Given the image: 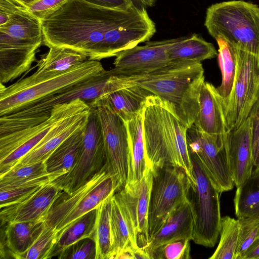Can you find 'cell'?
Here are the masks:
<instances>
[{"mask_svg":"<svg viewBox=\"0 0 259 259\" xmlns=\"http://www.w3.org/2000/svg\"><path fill=\"white\" fill-rule=\"evenodd\" d=\"M85 1L99 6L126 10L133 5L132 0H84Z\"/></svg>","mask_w":259,"mask_h":259,"instance_id":"cell-45","label":"cell"},{"mask_svg":"<svg viewBox=\"0 0 259 259\" xmlns=\"http://www.w3.org/2000/svg\"><path fill=\"white\" fill-rule=\"evenodd\" d=\"M156 31L147 9L140 8L131 18L105 34L100 45V60L116 57L123 50L149 41Z\"/></svg>","mask_w":259,"mask_h":259,"instance_id":"cell-16","label":"cell"},{"mask_svg":"<svg viewBox=\"0 0 259 259\" xmlns=\"http://www.w3.org/2000/svg\"><path fill=\"white\" fill-rule=\"evenodd\" d=\"M96 217L97 208L78 218L60 232L49 258L58 257L66 248L79 240L95 239Z\"/></svg>","mask_w":259,"mask_h":259,"instance_id":"cell-32","label":"cell"},{"mask_svg":"<svg viewBox=\"0 0 259 259\" xmlns=\"http://www.w3.org/2000/svg\"><path fill=\"white\" fill-rule=\"evenodd\" d=\"M234 204L237 219H259V166L249 177L237 187Z\"/></svg>","mask_w":259,"mask_h":259,"instance_id":"cell-33","label":"cell"},{"mask_svg":"<svg viewBox=\"0 0 259 259\" xmlns=\"http://www.w3.org/2000/svg\"><path fill=\"white\" fill-rule=\"evenodd\" d=\"M106 70L98 60L84 62L56 75L32 82L20 79L8 87L0 83V117L99 75Z\"/></svg>","mask_w":259,"mask_h":259,"instance_id":"cell-6","label":"cell"},{"mask_svg":"<svg viewBox=\"0 0 259 259\" xmlns=\"http://www.w3.org/2000/svg\"><path fill=\"white\" fill-rule=\"evenodd\" d=\"M106 164L101 125L96 112L91 108L81 150L76 164L70 171L52 182L62 191L71 193L105 168Z\"/></svg>","mask_w":259,"mask_h":259,"instance_id":"cell-12","label":"cell"},{"mask_svg":"<svg viewBox=\"0 0 259 259\" xmlns=\"http://www.w3.org/2000/svg\"><path fill=\"white\" fill-rule=\"evenodd\" d=\"M21 9L24 8L11 0H0V26L5 24L13 13Z\"/></svg>","mask_w":259,"mask_h":259,"instance_id":"cell-46","label":"cell"},{"mask_svg":"<svg viewBox=\"0 0 259 259\" xmlns=\"http://www.w3.org/2000/svg\"><path fill=\"white\" fill-rule=\"evenodd\" d=\"M88 107L80 99L59 104L54 107L49 118L42 122L0 136V175L9 171L57 123Z\"/></svg>","mask_w":259,"mask_h":259,"instance_id":"cell-9","label":"cell"},{"mask_svg":"<svg viewBox=\"0 0 259 259\" xmlns=\"http://www.w3.org/2000/svg\"><path fill=\"white\" fill-rule=\"evenodd\" d=\"M228 133L209 135L194 125L187 132L189 152L196 156L221 193L231 190L235 186L229 163Z\"/></svg>","mask_w":259,"mask_h":259,"instance_id":"cell-13","label":"cell"},{"mask_svg":"<svg viewBox=\"0 0 259 259\" xmlns=\"http://www.w3.org/2000/svg\"><path fill=\"white\" fill-rule=\"evenodd\" d=\"M87 57L74 50L65 47H51L37 61L36 70L31 75L20 79L30 83L62 73L87 60Z\"/></svg>","mask_w":259,"mask_h":259,"instance_id":"cell-23","label":"cell"},{"mask_svg":"<svg viewBox=\"0 0 259 259\" xmlns=\"http://www.w3.org/2000/svg\"><path fill=\"white\" fill-rule=\"evenodd\" d=\"M62 191L51 182L23 201L1 208V226L14 222L44 221L52 205Z\"/></svg>","mask_w":259,"mask_h":259,"instance_id":"cell-19","label":"cell"},{"mask_svg":"<svg viewBox=\"0 0 259 259\" xmlns=\"http://www.w3.org/2000/svg\"><path fill=\"white\" fill-rule=\"evenodd\" d=\"M141 8L126 10L105 8L84 0H69L41 20L43 44L65 47L100 60L99 48L105 34L134 16Z\"/></svg>","mask_w":259,"mask_h":259,"instance_id":"cell-1","label":"cell"},{"mask_svg":"<svg viewBox=\"0 0 259 259\" xmlns=\"http://www.w3.org/2000/svg\"><path fill=\"white\" fill-rule=\"evenodd\" d=\"M189 153L195 180L188 197L194 222L192 240L197 244L213 247L221 229V193L196 156L191 152Z\"/></svg>","mask_w":259,"mask_h":259,"instance_id":"cell-7","label":"cell"},{"mask_svg":"<svg viewBox=\"0 0 259 259\" xmlns=\"http://www.w3.org/2000/svg\"><path fill=\"white\" fill-rule=\"evenodd\" d=\"M60 176L49 174L26 182L0 188V208L23 201Z\"/></svg>","mask_w":259,"mask_h":259,"instance_id":"cell-36","label":"cell"},{"mask_svg":"<svg viewBox=\"0 0 259 259\" xmlns=\"http://www.w3.org/2000/svg\"><path fill=\"white\" fill-rule=\"evenodd\" d=\"M193 218L189 201L178 207L150 239L144 250L149 256L156 247L181 239L192 240ZM150 257V256H149Z\"/></svg>","mask_w":259,"mask_h":259,"instance_id":"cell-22","label":"cell"},{"mask_svg":"<svg viewBox=\"0 0 259 259\" xmlns=\"http://www.w3.org/2000/svg\"><path fill=\"white\" fill-rule=\"evenodd\" d=\"M234 48L236 72L231 95L225 106L228 133L237 128L246 119L259 95V56Z\"/></svg>","mask_w":259,"mask_h":259,"instance_id":"cell-11","label":"cell"},{"mask_svg":"<svg viewBox=\"0 0 259 259\" xmlns=\"http://www.w3.org/2000/svg\"><path fill=\"white\" fill-rule=\"evenodd\" d=\"M58 232L53 227H45L31 246L25 252L18 255L17 259H47L56 242Z\"/></svg>","mask_w":259,"mask_h":259,"instance_id":"cell-39","label":"cell"},{"mask_svg":"<svg viewBox=\"0 0 259 259\" xmlns=\"http://www.w3.org/2000/svg\"><path fill=\"white\" fill-rule=\"evenodd\" d=\"M121 189L116 179L109 174L97 184L78 203L56 228L58 233L82 215L96 208L104 200Z\"/></svg>","mask_w":259,"mask_h":259,"instance_id":"cell-30","label":"cell"},{"mask_svg":"<svg viewBox=\"0 0 259 259\" xmlns=\"http://www.w3.org/2000/svg\"><path fill=\"white\" fill-rule=\"evenodd\" d=\"M199 105V113L193 124L198 130L213 136L228 133L223 102L217 88L211 83H203Z\"/></svg>","mask_w":259,"mask_h":259,"instance_id":"cell-21","label":"cell"},{"mask_svg":"<svg viewBox=\"0 0 259 259\" xmlns=\"http://www.w3.org/2000/svg\"><path fill=\"white\" fill-rule=\"evenodd\" d=\"M152 171L148 214L149 239L178 207L188 201L192 184L182 168L171 164H165Z\"/></svg>","mask_w":259,"mask_h":259,"instance_id":"cell-8","label":"cell"},{"mask_svg":"<svg viewBox=\"0 0 259 259\" xmlns=\"http://www.w3.org/2000/svg\"><path fill=\"white\" fill-rule=\"evenodd\" d=\"M152 181L153 171L149 167L138 183L126 184L114 194L124 208L138 246L143 249L149 241L148 214Z\"/></svg>","mask_w":259,"mask_h":259,"instance_id":"cell-15","label":"cell"},{"mask_svg":"<svg viewBox=\"0 0 259 259\" xmlns=\"http://www.w3.org/2000/svg\"><path fill=\"white\" fill-rule=\"evenodd\" d=\"M219 47L218 62L222 73V82L217 88L224 107L231 95L236 72V57L234 47L222 37L215 39Z\"/></svg>","mask_w":259,"mask_h":259,"instance_id":"cell-35","label":"cell"},{"mask_svg":"<svg viewBox=\"0 0 259 259\" xmlns=\"http://www.w3.org/2000/svg\"><path fill=\"white\" fill-rule=\"evenodd\" d=\"M1 235V251L5 248L12 257L26 252L41 233L44 227L43 221L14 222L4 225Z\"/></svg>","mask_w":259,"mask_h":259,"instance_id":"cell-24","label":"cell"},{"mask_svg":"<svg viewBox=\"0 0 259 259\" xmlns=\"http://www.w3.org/2000/svg\"><path fill=\"white\" fill-rule=\"evenodd\" d=\"M240 259H259V240L243 254Z\"/></svg>","mask_w":259,"mask_h":259,"instance_id":"cell-47","label":"cell"},{"mask_svg":"<svg viewBox=\"0 0 259 259\" xmlns=\"http://www.w3.org/2000/svg\"><path fill=\"white\" fill-rule=\"evenodd\" d=\"M144 109L133 119L125 122L128 136L131 153L126 184L134 185L138 183L143 178L147 169L151 167L147 159L145 151L143 128Z\"/></svg>","mask_w":259,"mask_h":259,"instance_id":"cell-25","label":"cell"},{"mask_svg":"<svg viewBox=\"0 0 259 259\" xmlns=\"http://www.w3.org/2000/svg\"><path fill=\"white\" fill-rule=\"evenodd\" d=\"M111 227V258H115V256L128 245H131L134 248H140L124 208L115 194L112 197Z\"/></svg>","mask_w":259,"mask_h":259,"instance_id":"cell-31","label":"cell"},{"mask_svg":"<svg viewBox=\"0 0 259 259\" xmlns=\"http://www.w3.org/2000/svg\"><path fill=\"white\" fill-rule=\"evenodd\" d=\"M143 128L146 158L152 170L171 164L182 168L193 184L187 142L189 127L174 107L156 96H149L143 112Z\"/></svg>","mask_w":259,"mask_h":259,"instance_id":"cell-2","label":"cell"},{"mask_svg":"<svg viewBox=\"0 0 259 259\" xmlns=\"http://www.w3.org/2000/svg\"><path fill=\"white\" fill-rule=\"evenodd\" d=\"M47 175L45 161L13 168L0 175V188L21 184Z\"/></svg>","mask_w":259,"mask_h":259,"instance_id":"cell-38","label":"cell"},{"mask_svg":"<svg viewBox=\"0 0 259 259\" xmlns=\"http://www.w3.org/2000/svg\"><path fill=\"white\" fill-rule=\"evenodd\" d=\"M113 195L102 201L97 207L95 233V240L96 244V259H111V216L112 197Z\"/></svg>","mask_w":259,"mask_h":259,"instance_id":"cell-34","label":"cell"},{"mask_svg":"<svg viewBox=\"0 0 259 259\" xmlns=\"http://www.w3.org/2000/svg\"><path fill=\"white\" fill-rule=\"evenodd\" d=\"M86 125L67 138L45 161L48 174H57L61 177L73 168L81 150Z\"/></svg>","mask_w":259,"mask_h":259,"instance_id":"cell-28","label":"cell"},{"mask_svg":"<svg viewBox=\"0 0 259 259\" xmlns=\"http://www.w3.org/2000/svg\"><path fill=\"white\" fill-rule=\"evenodd\" d=\"M110 70L48 96L20 110L0 117V135H4L39 123L49 118L56 105L80 99L88 104L127 87Z\"/></svg>","mask_w":259,"mask_h":259,"instance_id":"cell-4","label":"cell"},{"mask_svg":"<svg viewBox=\"0 0 259 259\" xmlns=\"http://www.w3.org/2000/svg\"><path fill=\"white\" fill-rule=\"evenodd\" d=\"M184 36L162 40L147 41L144 46H136L119 53L110 69L115 75L141 73L168 65V52Z\"/></svg>","mask_w":259,"mask_h":259,"instance_id":"cell-14","label":"cell"},{"mask_svg":"<svg viewBox=\"0 0 259 259\" xmlns=\"http://www.w3.org/2000/svg\"><path fill=\"white\" fill-rule=\"evenodd\" d=\"M109 174L106 166L75 191L69 193L62 191L48 211L44 221L45 225L56 229L80 200Z\"/></svg>","mask_w":259,"mask_h":259,"instance_id":"cell-27","label":"cell"},{"mask_svg":"<svg viewBox=\"0 0 259 259\" xmlns=\"http://www.w3.org/2000/svg\"><path fill=\"white\" fill-rule=\"evenodd\" d=\"M43 43L41 21L21 9L0 26V49L40 47Z\"/></svg>","mask_w":259,"mask_h":259,"instance_id":"cell-17","label":"cell"},{"mask_svg":"<svg viewBox=\"0 0 259 259\" xmlns=\"http://www.w3.org/2000/svg\"><path fill=\"white\" fill-rule=\"evenodd\" d=\"M96 244L94 238L82 239L66 248L58 256L60 259H96Z\"/></svg>","mask_w":259,"mask_h":259,"instance_id":"cell-42","label":"cell"},{"mask_svg":"<svg viewBox=\"0 0 259 259\" xmlns=\"http://www.w3.org/2000/svg\"><path fill=\"white\" fill-rule=\"evenodd\" d=\"M149 92L137 85H131L102 97L113 111L126 122L136 116L145 107Z\"/></svg>","mask_w":259,"mask_h":259,"instance_id":"cell-26","label":"cell"},{"mask_svg":"<svg viewBox=\"0 0 259 259\" xmlns=\"http://www.w3.org/2000/svg\"><path fill=\"white\" fill-rule=\"evenodd\" d=\"M90 112L89 106L59 122L11 168L45 161L63 141L87 125Z\"/></svg>","mask_w":259,"mask_h":259,"instance_id":"cell-18","label":"cell"},{"mask_svg":"<svg viewBox=\"0 0 259 259\" xmlns=\"http://www.w3.org/2000/svg\"><path fill=\"white\" fill-rule=\"evenodd\" d=\"M204 26L215 39L259 56V6L243 0L223 2L206 10Z\"/></svg>","mask_w":259,"mask_h":259,"instance_id":"cell-5","label":"cell"},{"mask_svg":"<svg viewBox=\"0 0 259 259\" xmlns=\"http://www.w3.org/2000/svg\"><path fill=\"white\" fill-rule=\"evenodd\" d=\"M240 232L238 219L226 215L222 217L220 239L209 259H236Z\"/></svg>","mask_w":259,"mask_h":259,"instance_id":"cell-37","label":"cell"},{"mask_svg":"<svg viewBox=\"0 0 259 259\" xmlns=\"http://www.w3.org/2000/svg\"><path fill=\"white\" fill-rule=\"evenodd\" d=\"M212 44L194 33L185 36L168 51L171 62H197L210 59L218 56Z\"/></svg>","mask_w":259,"mask_h":259,"instance_id":"cell-29","label":"cell"},{"mask_svg":"<svg viewBox=\"0 0 259 259\" xmlns=\"http://www.w3.org/2000/svg\"><path fill=\"white\" fill-rule=\"evenodd\" d=\"M96 112L103 135L106 169L119 184L126 185L130 169L131 153L125 123L113 111L103 97L88 104Z\"/></svg>","mask_w":259,"mask_h":259,"instance_id":"cell-10","label":"cell"},{"mask_svg":"<svg viewBox=\"0 0 259 259\" xmlns=\"http://www.w3.org/2000/svg\"><path fill=\"white\" fill-rule=\"evenodd\" d=\"M69 0H38L26 10L40 21L59 9Z\"/></svg>","mask_w":259,"mask_h":259,"instance_id":"cell-44","label":"cell"},{"mask_svg":"<svg viewBox=\"0 0 259 259\" xmlns=\"http://www.w3.org/2000/svg\"><path fill=\"white\" fill-rule=\"evenodd\" d=\"M204 72L201 63L171 62L147 71L116 76L127 85H138L169 103L189 128L199 113Z\"/></svg>","mask_w":259,"mask_h":259,"instance_id":"cell-3","label":"cell"},{"mask_svg":"<svg viewBox=\"0 0 259 259\" xmlns=\"http://www.w3.org/2000/svg\"><path fill=\"white\" fill-rule=\"evenodd\" d=\"M15 4L23 8L26 10V9L31 4L33 3L35 1L38 0H11Z\"/></svg>","mask_w":259,"mask_h":259,"instance_id":"cell-48","label":"cell"},{"mask_svg":"<svg viewBox=\"0 0 259 259\" xmlns=\"http://www.w3.org/2000/svg\"><path fill=\"white\" fill-rule=\"evenodd\" d=\"M190 241L181 239L161 245L150 253V259H190Z\"/></svg>","mask_w":259,"mask_h":259,"instance_id":"cell-41","label":"cell"},{"mask_svg":"<svg viewBox=\"0 0 259 259\" xmlns=\"http://www.w3.org/2000/svg\"><path fill=\"white\" fill-rule=\"evenodd\" d=\"M240 232L236 259H240L249 248L259 240V219L242 218L237 219Z\"/></svg>","mask_w":259,"mask_h":259,"instance_id":"cell-40","label":"cell"},{"mask_svg":"<svg viewBox=\"0 0 259 259\" xmlns=\"http://www.w3.org/2000/svg\"><path fill=\"white\" fill-rule=\"evenodd\" d=\"M248 117L250 122L251 141L253 166H259V95L253 104Z\"/></svg>","mask_w":259,"mask_h":259,"instance_id":"cell-43","label":"cell"},{"mask_svg":"<svg viewBox=\"0 0 259 259\" xmlns=\"http://www.w3.org/2000/svg\"><path fill=\"white\" fill-rule=\"evenodd\" d=\"M228 155L232 179L237 188L249 177L254 166L248 117L237 128L228 133Z\"/></svg>","mask_w":259,"mask_h":259,"instance_id":"cell-20","label":"cell"}]
</instances>
